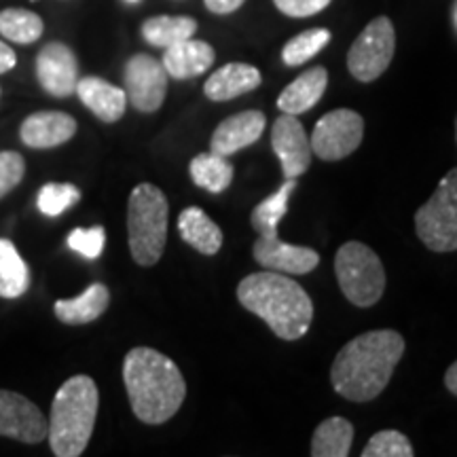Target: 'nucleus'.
<instances>
[{"mask_svg": "<svg viewBox=\"0 0 457 457\" xmlns=\"http://www.w3.org/2000/svg\"><path fill=\"white\" fill-rule=\"evenodd\" d=\"M404 353V339L396 330H369L341 347L330 381L339 396L369 403L390 384L394 369Z\"/></svg>", "mask_w": 457, "mask_h": 457, "instance_id": "nucleus-1", "label": "nucleus"}, {"mask_svg": "<svg viewBox=\"0 0 457 457\" xmlns=\"http://www.w3.org/2000/svg\"><path fill=\"white\" fill-rule=\"evenodd\" d=\"M123 381L131 411L148 426L171 420L187 398V381L180 369L153 347H134L125 356Z\"/></svg>", "mask_w": 457, "mask_h": 457, "instance_id": "nucleus-2", "label": "nucleus"}, {"mask_svg": "<svg viewBox=\"0 0 457 457\" xmlns=\"http://www.w3.org/2000/svg\"><path fill=\"white\" fill-rule=\"evenodd\" d=\"M237 301L284 341L301 339L312 327L310 295L286 273L270 270L250 273L237 286Z\"/></svg>", "mask_w": 457, "mask_h": 457, "instance_id": "nucleus-3", "label": "nucleus"}, {"mask_svg": "<svg viewBox=\"0 0 457 457\" xmlns=\"http://www.w3.org/2000/svg\"><path fill=\"white\" fill-rule=\"evenodd\" d=\"M100 394L96 381L87 375H74L57 390L51 404L49 445L57 457H79L87 449L96 417H98Z\"/></svg>", "mask_w": 457, "mask_h": 457, "instance_id": "nucleus-4", "label": "nucleus"}, {"mask_svg": "<svg viewBox=\"0 0 457 457\" xmlns=\"http://www.w3.org/2000/svg\"><path fill=\"white\" fill-rule=\"evenodd\" d=\"M168 199L151 182H142L131 191L128 204L129 253L142 267H153L163 256L168 242Z\"/></svg>", "mask_w": 457, "mask_h": 457, "instance_id": "nucleus-5", "label": "nucleus"}, {"mask_svg": "<svg viewBox=\"0 0 457 457\" xmlns=\"http://www.w3.org/2000/svg\"><path fill=\"white\" fill-rule=\"evenodd\" d=\"M335 273L343 296L356 307H370L384 296V265L367 244H343L335 256Z\"/></svg>", "mask_w": 457, "mask_h": 457, "instance_id": "nucleus-6", "label": "nucleus"}, {"mask_svg": "<svg viewBox=\"0 0 457 457\" xmlns=\"http://www.w3.org/2000/svg\"><path fill=\"white\" fill-rule=\"evenodd\" d=\"M415 231L432 253L457 250V168L443 176L432 197L415 212Z\"/></svg>", "mask_w": 457, "mask_h": 457, "instance_id": "nucleus-7", "label": "nucleus"}, {"mask_svg": "<svg viewBox=\"0 0 457 457\" xmlns=\"http://www.w3.org/2000/svg\"><path fill=\"white\" fill-rule=\"evenodd\" d=\"M394 51H396V32L390 17H375L347 51V68L360 83L377 81L392 64Z\"/></svg>", "mask_w": 457, "mask_h": 457, "instance_id": "nucleus-8", "label": "nucleus"}, {"mask_svg": "<svg viewBox=\"0 0 457 457\" xmlns=\"http://www.w3.org/2000/svg\"><path fill=\"white\" fill-rule=\"evenodd\" d=\"M364 138V119L352 108H337L324 114L312 131V151L322 162L350 157Z\"/></svg>", "mask_w": 457, "mask_h": 457, "instance_id": "nucleus-9", "label": "nucleus"}, {"mask_svg": "<svg viewBox=\"0 0 457 457\" xmlns=\"http://www.w3.org/2000/svg\"><path fill=\"white\" fill-rule=\"evenodd\" d=\"M125 94L131 106L140 112H155L168 94V72L153 55H131L123 71Z\"/></svg>", "mask_w": 457, "mask_h": 457, "instance_id": "nucleus-10", "label": "nucleus"}, {"mask_svg": "<svg viewBox=\"0 0 457 457\" xmlns=\"http://www.w3.org/2000/svg\"><path fill=\"white\" fill-rule=\"evenodd\" d=\"M49 421L37 404L17 392L0 390V436L38 445L47 438Z\"/></svg>", "mask_w": 457, "mask_h": 457, "instance_id": "nucleus-11", "label": "nucleus"}, {"mask_svg": "<svg viewBox=\"0 0 457 457\" xmlns=\"http://www.w3.org/2000/svg\"><path fill=\"white\" fill-rule=\"evenodd\" d=\"M271 146L279 163H282V174L286 180L299 179L312 165V145L307 138L305 129L296 114H282L276 119L271 128Z\"/></svg>", "mask_w": 457, "mask_h": 457, "instance_id": "nucleus-12", "label": "nucleus"}, {"mask_svg": "<svg viewBox=\"0 0 457 457\" xmlns=\"http://www.w3.org/2000/svg\"><path fill=\"white\" fill-rule=\"evenodd\" d=\"M37 79L54 98H68L77 91L79 62L64 43H47L37 55Z\"/></svg>", "mask_w": 457, "mask_h": 457, "instance_id": "nucleus-13", "label": "nucleus"}, {"mask_svg": "<svg viewBox=\"0 0 457 457\" xmlns=\"http://www.w3.org/2000/svg\"><path fill=\"white\" fill-rule=\"evenodd\" d=\"M254 261L270 271H279L286 276H305L320 265V254L307 245L286 244L279 236L262 237L254 242Z\"/></svg>", "mask_w": 457, "mask_h": 457, "instance_id": "nucleus-14", "label": "nucleus"}, {"mask_svg": "<svg viewBox=\"0 0 457 457\" xmlns=\"http://www.w3.org/2000/svg\"><path fill=\"white\" fill-rule=\"evenodd\" d=\"M265 125L267 119L261 111H244L233 114L214 129L212 140H210V151L216 153V155L231 157L233 153L254 145L265 131Z\"/></svg>", "mask_w": 457, "mask_h": 457, "instance_id": "nucleus-15", "label": "nucleus"}, {"mask_svg": "<svg viewBox=\"0 0 457 457\" xmlns=\"http://www.w3.org/2000/svg\"><path fill=\"white\" fill-rule=\"evenodd\" d=\"M77 134V121L60 111L34 112L21 123L20 138L30 148H55Z\"/></svg>", "mask_w": 457, "mask_h": 457, "instance_id": "nucleus-16", "label": "nucleus"}, {"mask_svg": "<svg viewBox=\"0 0 457 457\" xmlns=\"http://www.w3.org/2000/svg\"><path fill=\"white\" fill-rule=\"evenodd\" d=\"M216 60V54L212 45L205 41H197V38H185V41L171 45L165 49L162 57V64L168 72V77L179 79H195L199 74L208 72Z\"/></svg>", "mask_w": 457, "mask_h": 457, "instance_id": "nucleus-17", "label": "nucleus"}, {"mask_svg": "<svg viewBox=\"0 0 457 457\" xmlns=\"http://www.w3.org/2000/svg\"><path fill=\"white\" fill-rule=\"evenodd\" d=\"M74 94L104 123H117L125 114V106H128V94H125V89L117 87V85L108 83L100 77L79 79Z\"/></svg>", "mask_w": 457, "mask_h": 457, "instance_id": "nucleus-18", "label": "nucleus"}, {"mask_svg": "<svg viewBox=\"0 0 457 457\" xmlns=\"http://www.w3.org/2000/svg\"><path fill=\"white\" fill-rule=\"evenodd\" d=\"M262 83L259 68L242 64V62H231L208 77L204 85V94L212 102H227L237 98V96L248 94Z\"/></svg>", "mask_w": 457, "mask_h": 457, "instance_id": "nucleus-19", "label": "nucleus"}, {"mask_svg": "<svg viewBox=\"0 0 457 457\" xmlns=\"http://www.w3.org/2000/svg\"><path fill=\"white\" fill-rule=\"evenodd\" d=\"M328 87V72L324 66H313L299 74L278 98V108L286 114L307 112L322 100Z\"/></svg>", "mask_w": 457, "mask_h": 457, "instance_id": "nucleus-20", "label": "nucleus"}, {"mask_svg": "<svg viewBox=\"0 0 457 457\" xmlns=\"http://www.w3.org/2000/svg\"><path fill=\"white\" fill-rule=\"evenodd\" d=\"M108 303H111V293L104 284L96 282L91 284L83 295L74 296V299L55 301L54 312L60 322L79 327V324H89L98 320L106 312Z\"/></svg>", "mask_w": 457, "mask_h": 457, "instance_id": "nucleus-21", "label": "nucleus"}, {"mask_svg": "<svg viewBox=\"0 0 457 457\" xmlns=\"http://www.w3.org/2000/svg\"><path fill=\"white\" fill-rule=\"evenodd\" d=\"M179 231L180 237L195 248L197 253L205 256H214L222 245V231L216 222L204 212L202 208H191L182 210L179 216Z\"/></svg>", "mask_w": 457, "mask_h": 457, "instance_id": "nucleus-22", "label": "nucleus"}, {"mask_svg": "<svg viewBox=\"0 0 457 457\" xmlns=\"http://www.w3.org/2000/svg\"><path fill=\"white\" fill-rule=\"evenodd\" d=\"M140 32L148 45L168 49L185 38H191L197 32V21L187 15H157L148 17Z\"/></svg>", "mask_w": 457, "mask_h": 457, "instance_id": "nucleus-23", "label": "nucleus"}, {"mask_svg": "<svg viewBox=\"0 0 457 457\" xmlns=\"http://www.w3.org/2000/svg\"><path fill=\"white\" fill-rule=\"evenodd\" d=\"M353 443V426L345 417H328L316 428L312 438L313 457H347Z\"/></svg>", "mask_w": 457, "mask_h": 457, "instance_id": "nucleus-24", "label": "nucleus"}, {"mask_svg": "<svg viewBox=\"0 0 457 457\" xmlns=\"http://www.w3.org/2000/svg\"><path fill=\"white\" fill-rule=\"evenodd\" d=\"M188 174H191L193 182L199 188H205L208 193H219L227 191L228 185H231L233 174H236V168L227 162V157L216 155V153H202L193 159L191 165H188Z\"/></svg>", "mask_w": 457, "mask_h": 457, "instance_id": "nucleus-25", "label": "nucleus"}, {"mask_svg": "<svg viewBox=\"0 0 457 457\" xmlns=\"http://www.w3.org/2000/svg\"><path fill=\"white\" fill-rule=\"evenodd\" d=\"M30 288V270L17 253L15 244L0 239V296L17 299Z\"/></svg>", "mask_w": 457, "mask_h": 457, "instance_id": "nucleus-26", "label": "nucleus"}, {"mask_svg": "<svg viewBox=\"0 0 457 457\" xmlns=\"http://www.w3.org/2000/svg\"><path fill=\"white\" fill-rule=\"evenodd\" d=\"M295 187H296V179L286 180L284 185L273 193V195L262 199V202L256 205L250 222H253L254 231L259 233V236L262 237L278 236L279 220H282L286 212H288V199L293 195Z\"/></svg>", "mask_w": 457, "mask_h": 457, "instance_id": "nucleus-27", "label": "nucleus"}, {"mask_svg": "<svg viewBox=\"0 0 457 457\" xmlns=\"http://www.w3.org/2000/svg\"><path fill=\"white\" fill-rule=\"evenodd\" d=\"M43 17L28 9L0 11V37L17 45H30L43 37Z\"/></svg>", "mask_w": 457, "mask_h": 457, "instance_id": "nucleus-28", "label": "nucleus"}, {"mask_svg": "<svg viewBox=\"0 0 457 457\" xmlns=\"http://www.w3.org/2000/svg\"><path fill=\"white\" fill-rule=\"evenodd\" d=\"M330 43V32L327 28H312L290 38L282 49V60L286 66H301L316 57Z\"/></svg>", "mask_w": 457, "mask_h": 457, "instance_id": "nucleus-29", "label": "nucleus"}, {"mask_svg": "<svg viewBox=\"0 0 457 457\" xmlns=\"http://www.w3.org/2000/svg\"><path fill=\"white\" fill-rule=\"evenodd\" d=\"M81 191L71 182H49L38 191L37 205L45 216H60L79 204Z\"/></svg>", "mask_w": 457, "mask_h": 457, "instance_id": "nucleus-30", "label": "nucleus"}, {"mask_svg": "<svg viewBox=\"0 0 457 457\" xmlns=\"http://www.w3.org/2000/svg\"><path fill=\"white\" fill-rule=\"evenodd\" d=\"M413 445L403 432L381 430L362 449V457H413Z\"/></svg>", "mask_w": 457, "mask_h": 457, "instance_id": "nucleus-31", "label": "nucleus"}, {"mask_svg": "<svg viewBox=\"0 0 457 457\" xmlns=\"http://www.w3.org/2000/svg\"><path fill=\"white\" fill-rule=\"evenodd\" d=\"M104 244H106L104 227L74 228L71 236H68V248L89 261L100 259L102 253H104Z\"/></svg>", "mask_w": 457, "mask_h": 457, "instance_id": "nucleus-32", "label": "nucleus"}, {"mask_svg": "<svg viewBox=\"0 0 457 457\" xmlns=\"http://www.w3.org/2000/svg\"><path fill=\"white\" fill-rule=\"evenodd\" d=\"M26 174V162L20 153L0 151V199L9 195Z\"/></svg>", "mask_w": 457, "mask_h": 457, "instance_id": "nucleus-33", "label": "nucleus"}, {"mask_svg": "<svg viewBox=\"0 0 457 457\" xmlns=\"http://www.w3.org/2000/svg\"><path fill=\"white\" fill-rule=\"evenodd\" d=\"M273 3L288 17H310L327 9L330 0H273Z\"/></svg>", "mask_w": 457, "mask_h": 457, "instance_id": "nucleus-34", "label": "nucleus"}, {"mask_svg": "<svg viewBox=\"0 0 457 457\" xmlns=\"http://www.w3.org/2000/svg\"><path fill=\"white\" fill-rule=\"evenodd\" d=\"M204 3L205 7H208V11H212V13L227 15L242 7L245 0H204Z\"/></svg>", "mask_w": 457, "mask_h": 457, "instance_id": "nucleus-35", "label": "nucleus"}, {"mask_svg": "<svg viewBox=\"0 0 457 457\" xmlns=\"http://www.w3.org/2000/svg\"><path fill=\"white\" fill-rule=\"evenodd\" d=\"M17 64V55L15 51L9 47L7 43L0 41V74L9 72L11 68H13Z\"/></svg>", "mask_w": 457, "mask_h": 457, "instance_id": "nucleus-36", "label": "nucleus"}, {"mask_svg": "<svg viewBox=\"0 0 457 457\" xmlns=\"http://www.w3.org/2000/svg\"><path fill=\"white\" fill-rule=\"evenodd\" d=\"M445 386H447V390L453 396H457V360L447 369V373H445Z\"/></svg>", "mask_w": 457, "mask_h": 457, "instance_id": "nucleus-37", "label": "nucleus"}, {"mask_svg": "<svg viewBox=\"0 0 457 457\" xmlns=\"http://www.w3.org/2000/svg\"><path fill=\"white\" fill-rule=\"evenodd\" d=\"M455 142H457V117H455Z\"/></svg>", "mask_w": 457, "mask_h": 457, "instance_id": "nucleus-38", "label": "nucleus"}, {"mask_svg": "<svg viewBox=\"0 0 457 457\" xmlns=\"http://www.w3.org/2000/svg\"><path fill=\"white\" fill-rule=\"evenodd\" d=\"M128 3H138V0H128Z\"/></svg>", "mask_w": 457, "mask_h": 457, "instance_id": "nucleus-39", "label": "nucleus"}, {"mask_svg": "<svg viewBox=\"0 0 457 457\" xmlns=\"http://www.w3.org/2000/svg\"><path fill=\"white\" fill-rule=\"evenodd\" d=\"M0 94H3V91H0Z\"/></svg>", "mask_w": 457, "mask_h": 457, "instance_id": "nucleus-40", "label": "nucleus"}]
</instances>
